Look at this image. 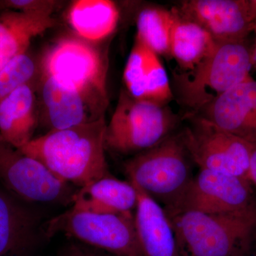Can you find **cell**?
Instances as JSON below:
<instances>
[{
    "label": "cell",
    "instance_id": "6",
    "mask_svg": "<svg viewBox=\"0 0 256 256\" xmlns=\"http://www.w3.org/2000/svg\"><path fill=\"white\" fill-rule=\"evenodd\" d=\"M58 234L116 256H143L132 213L97 214L70 207L45 225L48 238Z\"/></svg>",
    "mask_w": 256,
    "mask_h": 256
},
{
    "label": "cell",
    "instance_id": "22",
    "mask_svg": "<svg viewBox=\"0 0 256 256\" xmlns=\"http://www.w3.org/2000/svg\"><path fill=\"white\" fill-rule=\"evenodd\" d=\"M154 54L152 50L136 36L124 74L126 90L134 98L146 100V76Z\"/></svg>",
    "mask_w": 256,
    "mask_h": 256
},
{
    "label": "cell",
    "instance_id": "3",
    "mask_svg": "<svg viewBox=\"0 0 256 256\" xmlns=\"http://www.w3.org/2000/svg\"><path fill=\"white\" fill-rule=\"evenodd\" d=\"M252 50L245 42H217L214 50L193 70L176 75L184 104L196 114L250 76Z\"/></svg>",
    "mask_w": 256,
    "mask_h": 256
},
{
    "label": "cell",
    "instance_id": "11",
    "mask_svg": "<svg viewBox=\"0 0 256 256\" xmlns=\"http://www.w3.org/2000/svg\"><path fill=\"white\" fill-rule=\"evenodd\" d=\"M174 9L216 42H245L256 25V0H188Z\"/></svg>",
    "mask_w": 256,
    "mask_h": 256
},
{
    "label": "cell",
    "instance_id": "7",
    "mask_svg": "<svg viewBox=\"0 0 256 256\" xmlns=\"http://www.w3.org/2000/svg\"><path fill=\"white\" fill-rule=\"evenodd\" d=\"M188 118L190 124L182 138L188 156L200 169L248 180L254 146L201 116L190 114Z\"/></svg>",
    "mask_w": 256,
    "mask_h": 256
},
{
    "label": "cell",
    "instance_id": "20",
    "mask_svg": "<svg viewBox=\"0 0 256 256\" xmlns=\"http://www.w3.org/2000/svg\"><path fill=\"white\" fill-rule=\"evenodd\" d=\"M170 42V56L176 60L184 72H190L214 50L217 42L204 30L193 22L184 18L176 10Z\"/></svg>",
    "mask_w": 256,
    "mask_h": 256
},
{
    "label": "cell",
    "instance_id": "21",
    "mask_svg": "<svg viewBox=\"0 0 256 256\" xmlns=\"http://www.w3.org/2000/svg\"><path fill=\"white\" fill-rule=\"evenodd\" d=\"M173 22L172 10L146 8L138 14L136 36L159 56H171L170 42Z\"/></svg>",
    "mask_w": 256,
    "mask_h": 256
},
{
    "label": "cell",
    "instance_id": "16",
    "mask_svg": "<svg viewBox=\"0 0 256 256\" xmlns=\"http://www.w3.org/2000/svg\"><path fill=\"white\" fill-rule=\"evenodd\" d=\"M138 192L130 182L109 174L79 188L72 208L97 214H128L136 210Z\"/></svg>",
    "mask_w": 256,
    "mask_h": 256
},
{
    "label": "cell",
    "instance_id": "4",
    "mask_svg": "<svg viewBox=\"0 0 256 256\" xmlns=\"http://www.w3.org/2000/svg\"><path fill=\"white\" fill-rule=\"evenodd\" d=\"M182 138L168 136L128 160L124 171L131 182L168 208L174 204L194 175Z\"/></svg>",
    "mask_w": 256,
    "mask_h": 256
},
{
    "label": "cell",
    "instance_id": "24",
    "mask_svg": "<svg viewBox=\"0 0 256 256\" xmlns=\"http://www.w3.org/2000/svg\"><path fill=\"white\" fill-rule=\"evenodd\" d=\"M57 4L50 0H0V10L52 16Z\"/></svg>",
    "mask_w": 256,
    "mask_h": 256
},
{
    "label": "cell",
    "instance_id": "12",
    "mask_svg": "<svg viewBox=\"0 0 256 256\" xmlns=\"http://www.w3.org/2000/svg\"><path fill=\"white\" fill-rule=\"evenodd\" d=\"M41 82L45 111L42 122L47 132L90 124L105 118L108 106L107 95L67 87L44 75L42 76Z\"/></svg>",
    "mask_w": 256,
    "mask_h": 256
},
{
    "label": "cell",
    "instance_id": "8",
    "mask_svg": "<svg viewBox=\"0 0 256 256\" xmlns=\"http://www.w3.org/2000/svg\"><path fill=\"white\" fill-rule=\"evenodd\" d=\"M42 75L66 86L108 96V64L100 50L80 37L60 38L46 50Z\"/></svg>",
    "mask_w": 256,
    "mask_h": 256
},
{
    "label": "cell",
    "instance_id": "18",
    "mask_svg": "<svg viewBox=\"0 0 256 256\" xmlns=\"http://www.w3.org/2000/svg\"><path fill=\"white\" fill-rule=\"evenodd\" d=\"M34 216L0 191V256H24L36 233Z\"/></svg>",
    "mask_w": 256,
    "mask_h": 256
},
{
    "label": "cell",
    "instance_id": "23",
    "mask_svg": "<svg viewBox=\"0 0 256 256\" xmlns=\"http://www.w3.org/2000/svg\"><path fill=\"white\" fill-rule=\"evenodd\" d=\"M38 66L28 52L15 57L0 70V101L18 88L36 82Z\"/></svg>",
    "mask_w": 256,
    "mask_h": 256
},
{
    "label": "cell",
    "instance_id": "25",
    "mask_svg": "<svg viewBox=\"0 0 256 256\" xmlns=\"http://www.w3.org/2000/svg\"><path fill=\"white\" fill-rule=\"evenodd\" d=\"M248 180L250 184L256 186V146L252 149L249 163L248 172Z\"/></svg>",
    "mask_w": 256,
    "mask_h": 256
},
{
    "label": "cell",
    "instance_id": "10",
    "mask_svg": "<svg viewBox=\"0 0 256 256\" xmlns=\"http://www.w3.org/2000/svg\"><path fill=\"white\" fill-rule=\"evenodd\" d=\"M252 203L247 178L200 170L174 204L164 210L169 217L185 212L212 214L236 212Z\"/></svg>",
    "mask_w": 256,
    "mask_h": 256
},
{
    "label": "cell",
    "instance_id": "15",
    "mask_svg": "<svg viewBox=\"0 0 256 256\" xmlns=\"http://www.w3.org/2000/svg\"><path fill=\"white\" fill-rule=\"evenodd\" d=\"M35 82L18 88L0 101V134L18 149L34 138L40 124Z\"/></svg>",
    "mask_w": 256,
    "mask_h": 256
},
{
    "label": "cell",
    "instance_id": "30",
    "mask_svg": "<svg viewBox=\"0 0 256 256\" xmlns=\"http://www.w3.org/2000/svg\"><path fill=\"white\" fill-rule=\"evenodd\" d=\"M248 256V255H247V256Z\"/></svg>",
    "mask_w": 256,
    "mask_h": 256
},
{
    "label": "cell",
    "instance_id": "27",
    "mask_svg": "<svg viewBox=\"0 0 256 256\" xmlns=\"http://www.w3.org/2000/svg\"><path fill=\"white\" fill-rule=\"evenodd\" d=\"M252 68L256 70V43L255 46L252 50Z\"/></svg>",
    "mask_w": 256,
    "mask_h": 256
},
{
    "label": "cell",
    "instance_id": "1",
    "mask_svg": "<svg viewBox=\"0 0 256 256\" xmlns=\"http://www.w3.org/2000/svg\"><path fill=\"white\" fill-rule=\"evenodd\" d=\"M106 118L50 131L20 148L60 181L79 188L110 174L105 151Z\"/></svg>",
    "mask_w": 256,
    "mask_h": 256
},
{
    "label": "cell",
    "instance_id": "29",
    "mask_svg": "<svg viewBox=\"0 0 256 256\" xmlns=\"http://www.w3.org/2000/svg\"><path fill=\"white\" fill-rule=\"evenodd\" d=\"M254 32H255V34H256V26H255V28H254Z\"/></svg>",
    "mask_w": 256,
    "mask_h": 256
},
{
    "label": "cell",
    "instance_id": "17",
    "mask_svg": "<svg viewBox=\"0 0 256 256\" xmlns=\"http://www.w3.org/2000/svg\"><path fill=\"white\" fill-rule=\"evenodd\" d=\"M52 16L20 12L0 13V70L15 57L28 52L35 37L56 24Z\"/></svg>",
    "mask_w": 256,
    "mask_h": 256
},
{
    "label": "cell",
    "instance_id": "14",
    "mask_svg": "<svg viewBox=\"0 0 256 256\" xmlns=\"http://www.w3.org/2000/svg\"><path fill=\"white\" fill-rule=\"evenodd\" d=\"M132 184L138 192L134 226L143 256H182L172 224L164 207Z\"/></svg>",
    "mask_w": 256,
    "mask_h": 256
},
{
    "label": "cell",
    "instance_id": "2",
    "mask_svg": "<svg viewBox=\"0 0 256 256\" xmlns=\"http://www.w3.org/2000/svg\"><path fill=\"white\" fill-rule=\"evenodd\" d=\"M182 256H246L256 237V204L223 214L170 217Z\"/></svg>",
    "mask_w": 256,
    "mask_h": 256
},
{
    "label": "cell",
    "instance_id": "9",
    "mask_svg": "<svg viewBox=\"0 0 256 256\" xmlns=\"http://www.w3.org/2000/svg\"><path fill=\"white\" fill-rule=\"evenodd\" d=\"M0 182L24 201L70 204L74 191L42 163L10 144L0 134Z\"/></svg>",
    "mask_w": 256,
    "mask_h": 256
},
{
    "label": "cell",
    "instance_id": "5",
    "mask_svg": "<svg viewBox=\"0 0 256 256\" xmlns=\"http://www.w3.org/2000/svg\"><path fill=\"white\" fill-rule=\"evenodd\" d=\"M174 117L164 106L134 98L121 90L112 117L106 124V149L121 154L142 152L170 136Z\"/></svg>",
    "mask_w": 256,
    "mask_h": 256
},
{
    "label": "cell",
    "instance_id": "26",
    "mask_svg": "<svg viewBox=\"0 0 256 256\" xmlns=\"http://www.w3.org/2000/svg\"><path fill=\"white\" fill-rule=\"evenodd\" d=\"M60 256H86V254L78 248L72 247Z\"/></svg>",
    "mask_w": 256,
    "mask_h": 256
},
{
    "label": "cell",
    "instance_id": "13",
    "mask_svg": "<svg viewBox=\"0 0 256 256\" xmlns=\"http://www.w3.org/2000/svg\"><path fill=\"white\" fill-rule=\"evenodd\" d=\"M196 114L256 146V80L250 76Z\"/></svg>",
    "mask_w": 256,
    "mask_h": 256
},
{
    "label": "cell",
    "instance_id": "19",
    "mask_svg": "<svg viewBox=\"0 0 256 256\" xmlns=\"http://www.w3.org/2000/svg\"><path fill=\"white\" fill-rule=\"evenodd\" d=\"M119 18L118 8L110 0H77L67 12L68 24L76 36L92 43L112 34Z\"/></svg>",
    "mask_w": 256,
    "mask_h": 256
},
{
    "label": "cell",
    "instance_id": "28",
    "mask_svg": "<svg viewBox=\"0 0 256 256\" xmlns=\"http://www.w3.org/2000/svg\"><path fill=\"white\" fill-rule=\"evenodd\" d=\"M86 256H97L96 255H94V254H90V252H86Z\"/></svg>",
    "mask_w": 256,
    "mask_h": 256
}]
</instances>
